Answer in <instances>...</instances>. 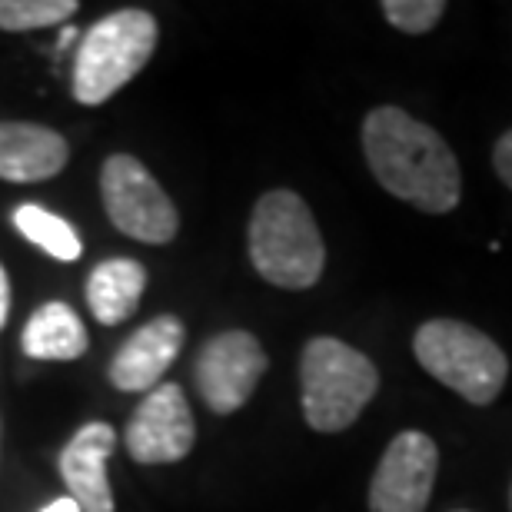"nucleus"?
I'll return each instance as SVG.
<instances>
[{
  "mask_svg": "<svg viewBox=\"0 0 512 512\" xmlns=\"http://www.w3.org/2000/svg\"><path fill=\"white\" fill-rule=\"evenodd\" d=\"M363 153L380 187L423 213H449L463 197L453 147L399 107H376L363 120Z\"/></svg>",
  "mask_w": 512,
  "mask_h": 512,
  "instance_id": "nucleus-1",
  "label": "nucleus"
},
{
  "mask_svg": "<svg viewBox=\"0 0 512 512\" xmlns=\"http://www.w3.org/2000/svg\"><path fill=\"white\" fill-rule=\"evenodd\" d=\"M250 263L280 290H310L323 276L326 247L313 210L293 190H270L250 217Z\"/></svg>",
  "mask_w": 512,
  "mask_h": 512,
  "instance_id": "nucleus-2",
  "label": "nucleus"
},
{
  "mask_svg": "<svg viewBox=\"0 0 512 512\" xmlns=\"http://www.w3.org/2000/svg\"><path fill=\"white\" fill-rule=\"evenodd\" d=\"M380 389V370L356 346L336 336H313L300 356L303 416L316 433L350 429Z\"/></svg>",
  "mask_w": 512,
  "mask_h": 512,
  "instance_id": "nucleus-3",
  "label": "nucleus"
},
{
  "mask_svg": "<svg viewBox=\"0 0 512 512\" xmlns=\"http://www.w3.org/2000/svg\"><path fill=\"white\" fill-rule=\"evenodd\" d=\"M160 27L150 10L124 7L97 20L80 37L74 64V97L84 107H100L127 87L157 50Z\"/></svg>",
  "mask_w": 512,
  "mask_h": 512,
  "instance_id": "nucleus-4",
  "label": "nucleus"
},
{
  "mask_svg": "<svg viewBox=\"0 0 512 512\" xmlns=\"http://www.w3.org/2000/svg\"><path fill=\"white\" fill-rule=\"evenodd\" d=\"M413 353L433 380L449 386L473 406L493 403L509 376V360L499 343L463 320L423 323L413 336Z\"/></svg>",
  "mask_w": 512,
  "mask_h": 512,
  "instance_id": "nucleus-5",
  "label": "nucleus"
},
{
  "mask_svg": "<svg viewBox=\"0 0 512 512\" xmlns=\"http://www.w3.org/2000/svg\"><path fill=\"white\" fill-rule=\"evenodd\" d=\"M100 197H104L110 223L140 243L163 247L177 237L180 213L153 173L130 153H114L100 170Z\"/></svg>",
  "mask_w": 512,
  "mask_h": 512,
  "instance_id": "nucleus-6",
  "label": "nucleus"
},
{
  "mask_svg": "<svg viewBox=\"0 0 512 512\" xmlns=\"http://www.w3.org/2000/svg\"><path fill=\"white\" fill-rule=\"evenodd\" d=\"M266 366V350L253 333L227 330L210 336L200 346L197 363H193V383L210 413L230 416L250 403V396L260 386Z\"/></svg>",
  "mask_w": 512,
  "mask_h": 512,
  "instance_id": "nucleus-7",
  "label": "nucleus"
},
{
  "mask_svg": "<svg viewBox=\"0 0 512 512\" xmlns=\"http://www.w3.org/2000/svg\"><path fill=\"white\" fill-rule=\"evenodd\" d=\"M127 453L140 466L180 463L190 456L197 443V423H193L190 403L177 383H160L143 396V403L133 409L127 433Z\"/></svg>",
  "mask_w": 512,
  "mask_h": 512,
  "instance_id": "nucleus-8",
  "label": "nucleus"
},
{
  "mask_svg": "<svg viewBox=\"0 0 512 512\" xmlns=\"http://www.w3.org/2000/svg\"><path fill=\"white\" fill-rule=\"evenodd\" d=\"M439 449L426 433L406 429L389 439L370 483V512H426L433 499Z\"/></svg>",
  "mask_w": 512,
  "mask_h": 512,
  "instance_id": "nucleus-9",
  "label": "nucleus"
},
{
  "mask_svg": "<svg viewBox=\"0 0 512 512\" xmlns=\"http://www.w3.org/2000/svg\"><path fill=\"white\" fill-rule=\"evenodd\" d=\"M183 340H187V326L173 313H163L157 320L143 323L110 360V383L120 393H150V389H157L163 373L180 356Z\"/></svg>",
  "mask_w": 512,
  "mask_h": 512,
  "instance_id": "nucleus-10",
  "label": "nucleus"
},
{
  "mask_svg": "<svg viewBox=\"0 0 512 512\" xmlns=\"http://www.w3.org/2000/svg\"><path fill=\"white\" fill-rule=\"evenodd\" d=\"M117 446L110 423H87L60 449V479L80 512H114V493L107 479V459Z\"/></svg>",
  "mask_w": 512,
  "mask_h": 512,
  "instance_id": "nucleus-11",
  "label": "nucleus"
},
{
  "mask_svg": "<svg viewBox=\"0 0 512 512\" xmlns=\"http://www.w3.org/2000/svg\"><path fill=\"white\" fill-rule=\"evenodd\" d=\"M70 160V143L64 133L10 120L0 124V180L10 183H40L57 177Z\"/></svg>",
  "mask_w": 512,
  "mask_h": 512,
  "instance_id": "nucleus-12",
  "label": "nucleus"
},
{
  "mask_svg": "<svg viewBox=\"0 0 512 512\" xmlns=\"http://www.w3.org/2000/svg\"><path fill=\"white\" fill-rule=\"evenodd\" d=\"M147 290V270L130 256H114L94 266L87 276V306L97 323L120 326L127 323L140 306V296Z\"/></svg>",
  "mask_w": 512,
  "mask_h": 512,
  "instance_id": "nucleus-13",
  "label": "nucleus"
},
{
  "mask_svg": "<svg viewBox=\"0 0 512 512\" xmlns=\"http://www.w3.org/2000/svg\"><path fill=\"white\" fill-rule=\"evenodd\" d=\"M87 330L80 323V316L70 310L67 303H44L37 306L34 316L24 326V336H20V346L30 360H80L87 353Z\"/></svg>",
  "mask_w": 512,
  "mask_h": 512,
  "instance_id": "nucleus-14",
  "label": "nucleus"
},
{
  "mask_svg": "<svg viewBox=\"0 0 512 512\" xmlns=\"http://www.w3.org/2000/svg\"><path fill=\"white\" fill-rule=\"evenodd\" d=\"M14 227L20 237L40 247L47 256H54V260L74 263L84 256V243H80L77 230L64 217L37 207V203H24V207L14 210Z\"/></svg>",
  "mask_w": 512,
  "mask_h": 512,
  "instance_id": "nucleus-15",
  "label": "nucleus"
},
{
  "mask_svg": "<svg viewBox=\"0 0 512 512\" xmlns=\"http://www.w3.org/2000/svg\"><path fill=\"white\" fill-rule=\"evenodd\" d=\"M80 10L77 0H0V30L27 34V30L64 24Z\"/></svg>",
  "mask_w": 512,
  "mask_h": 512,
  "instance_id": "nucleus-16",
  "label": "nucleus"
},
{
  "mask_svg": "<svg viewBox=\"0 0 512 512\" xmlns=\"http://www.w3.org/2000/svg\"><path fill=\"white\" fill-rule=\"evenodd\" d=\"M380 10L396 30H403L409 37H419L429 34L443 20L446 4L443 0H383Z\"/></svg>",
  "mask_w": 512,
  "mask_h": 512,
  "instance_id": "nucleus-17",
  "label": "nucleus"
},
{
  "mask_svg": "<svg viewBox=\"0 0 512 512\" xmlns=\"http://www.w3.org/2000/svg\"><path fill=\"white\" fill-rule=\"evenodd\" d=\"M493 167L499 173V180L512 190V130H506L493 147Z\"/></svg>",
  "mask_w": 512,
  "mask_h": 512,
  "instance_id": "nucleus-18",
  "label": "nucleus"
},
{
  "mask_svg": "<svg viewBox=\"0 0 512 512\" xmlns=\"http://www.w3.org/2000/svg\"><path fill=\"white\" fill-rule=\"evenodd\" d=\"M7 316H10V280L7 270L0 266V330L7 326Z\"/></svg>",
  "mask_w": 512,
  "mask_h": 512,
  "instance_id": "nucleus-19",
  "label": "nucleus"
},
{
  "mask_svg": "<svg viewBox=\"0 0 512 512\" xmlns=\"http://www.w3.org/2000/svg\"><path fill=\"white\" fill-rule=\"evenodd\" d=\"M44 512H80V506H77L70 496H60V499H54V503H50Z\"/></svg>",
  "mask_w": 512,
  "mask_h": 512,
  "instance_id": "nucleus-20",
  "label": "nucleus"
},
{
  "mask_svg": "<svg viewBox=\"0 0 512 512\" xmlns=\"http://www.w3.org/2000/svg\"><path fill=\"white\" fill-rule=\"evenodd\" d=\"M74 40H77V30H74V27H67L64 34H60V50H67L70 44H74Z\"/></svg>",
  "mask_w": 512,
  "mask_h": 512,
  "instance_id": "nucleus-21",
  "label": "nucleus"
},
{
  "mask_svg": "<svg viewBox=\"0 0 512 512\" xmlns=\"http://www.w3.org/2000/svg\"><path fill=\"white\" fill-rule=\"evenodd\" d=\"M509 506H512V489H509Z\"/></svg>",
  "mask_w": 512,
  "mask_h": 512,
  "instance_id": "nucleus-22",
  "label": "nucleus"
},
{
  "mask_svg": "<svg viewBox=\"0 0 512 512\" xmlns=\"http://www.w3.org/2000/svg\"><path fill=\"white\" fill-rule=\"evenodd\" d=\"M456 512H466V509H456Z\"/></svg>",
  "mask_w": 512,
  "mask_h": 512,
  "instance_id": "nucleus-23",
  "label": "nucleus"
}]
</instances>
